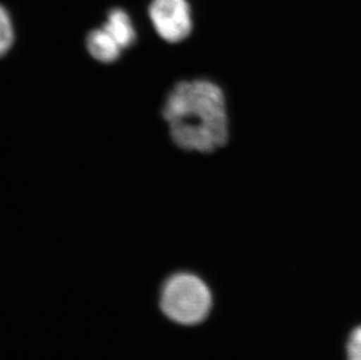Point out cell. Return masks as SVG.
I'll list each match as a JSON object with an SVG mask.
<instances>
[{
    "label": "cell",
    "mask_w": 361,
    "mask_h": 360,
    "mask_svg": "<svg viewBox=\"0 0 361 360\" xmlns=\"http://www.w3.org/2000/svg\"><path fill=\"white\" fill-rule=\"evenodd\" d=\"M161 306L164 313L171 320L193 325L204 320L209 313L211 292L198 276L181 272L165 283Z\"/></svg>",
    "instance_id": "cell-2"
},
{
    "label": "cell",
    "mask_w": 361,
    "mask_h": 360,
    "mask_svg": "<svg viewBox=\"0 0 361 360\" xmlns=\"http://www.w3.org/2000/svg\"><path fill=\"white\" fill-rule=\"evenodd\" d=\"M103 28L116 40L122 49L131 47L136 41L137 33L133 20L122 8L110 11Z\"/></svg>",
    "instance_id": "cell-5"
},
{
    "label": "cell",
    "mask_w": 361,
    "mask_h": 360,
    "mask_svg": "<svg viewBox=\"0 0 361 360\" xmlns=\"http://www.w3.org/2000/svg\"><path fill=\"white\" fill-rule=\"evenodd\" d=\"M14 41V28L10 14L0 5V56L10 51Z\"/></svg>",
    "instance_id": "cell-6"
},
{
    "label": "cell",
    "mask_w": 361,
    "mask_h": 360,
    "mask_svg": "<svg viewBox=\"0 0 361 360\" xmlns=\"http://www.w3.org/2000/svg\"><path fill=\"white\" fill-rule=\"evenodd\" d=\"M149 16L158 35L171 44L185 40L193 30L188 0H152Z\"/></svg>",
    "instance_id": "cell-3"
},
{
    "label": "cell",
    "mask_w": 361,
    "mask_h": 360,
    "mask_svg": "<svg viewBox=\"0 0 361 360\" xmlns=\"http://www.w3.org/2000/svg\"><path fill=\"white\" fill-rule=\"evenodd\" d=\"M87 49L92 58L103 64H113L120 59L122 48L104 28H97L87 37Z\"/></svg>",
    "instance_id": "cell-4"
},
{
    "label": "cell",
    "mask_w": 361,
    "mask_h": 360,
    "mask_svg": "<svg viewBox=\"0 0 361 360\" xmlns=\"http://www.w3.org/2000/svg\"><path fill=\"white\" fill-rule=\"evenodd\" d=\"M348 359L361 360V326L353 330L348 338Z\"/></svg>",
    "instance_id": "cell-7"
},
{
    "label": "cell",
    "mask_w": 361,
    "mask_h": 360,
    "mask_svg": "<svg viewBox=\"0 0 361 360\" xmlns=\"http://www.w3.org/2000/svg\"><path fill=\"white\" fill-rule=\"evenodd\" d=\"M163 116L176 145L186 151L214 152L229 140L225 94L214 82L181 81L167 95Z\"/></svg>",
    "instance_id": "cell-1"
}]
</instances>
